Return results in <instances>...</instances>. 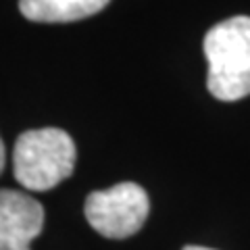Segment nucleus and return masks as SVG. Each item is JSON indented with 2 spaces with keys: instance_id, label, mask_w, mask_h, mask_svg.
<instances>
[{
  "instance_id": "obj_1",
  "label": "nucleus",
  "mask_w": 250,
  "mask_h": 250,
  "mask_svg": "<svg viewBox=\"0 0 250 250\" xmlns=\"http://www.w3.org/2000/svg\"><path fill=\"white\" fill-rule=\"evenodd\" d=\"M207 85L217 100L231 103L250 94V17L217 23L205 36Z\"/></svg>"
},
{
  "instance_id": "obj_2",
  "label": "nucleus",
  "mask_w": 250,
  "mask_h": 250,
  "mask_svg": "<svg viewBox=\"0 0 250 250\" xmlns=\"http://www.w3.org/2000/svg\"><path fill=\"white\" fill-rule=\"evenodd\" d=\"M75 156V144L67 131L59 127L29 129L15 142V179L29 192L52 190L73 173Z\"/></svg>"
},
{
  "instance_id": "obj_3",
  "label": "nucleus",
  "mask_w": 250,
  "mask_h": 250,
  "mask_svg": "<svg viewBox=\"0 0 250 250\" xmlns=\"http://www.w3.org/2000/svg\"><path fill=\"white\" fill-rule=\"evenodd\" d=\"M83 213L94 231L111 240H123L140 231L150 213V200L142 186L117 184L108 190L92 192Z\"/></svg>"
},
{
  "instance_id": "obj_4",
  "label": "nucleus",
  "mask_w": 250,
  "mask_h": 250,
  "mask_svg": "<svg viewBox=\"0 0 250 250\" xmlns=\"http://www.w3.org/2000/svg\"><path fill=\"white\" fill-rule=\"evenodd\" d=\"M44 229V207L25 192L0 190V250H29Z\"/></svg>"
},
{
  "instance_id": "obj_5",
  "label": "nucleus",
  "mask_w": 250,
  "mask_h": 250,
  "mask_svg": "<svg viewBox=\"0 0 250 250\" xmlns=\"http://www.w3.org/2000/svg\"><path fill=\"white\" fill-rule=\"evenodd\" d=\"M111 0H19L23 17L36 23H69L96 15Z\"/></svg>"
},
{
  "instance_id": "obj_6",
  "label": "nucleus",
  "mask_w": 250,
  "mask_h": 250,
  "mask_svg": "<svg viewBox=\"0 0 250 250\" xmlns=\"http://www.w3.org/2000/svg\"><path fill=\"white\" fill-rule=\"evenodd\" d=\"M4 159H6V154H4V144H2V138H0V173H2V169H4Z\"/></svg>"
},
{
  "instance_id": "obj_7",
  "label": "nucleus",
  "mask_w": 250,
  "mask_h": 250,
  "mask_svg": "<svg viewBox=\"0 0 250 250\" xmlns=\"http://www.w3.org/2000/svg\"><path fill=\"white\" fill-rule=\"evenodd\" d=\"M184 250H213V248H205V246H186Z\"/></svg>"
}]
</instances>
